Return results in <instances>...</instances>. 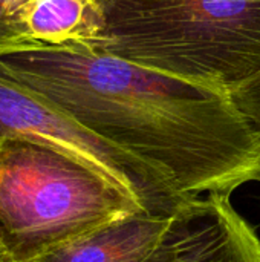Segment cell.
Listing matches in <instances>:
<instances>
[{
  "mask_svg": "<svg viewBox=\"0 0 260 262\" xmlns=\"http://www.w3.org/2000/svg\"><path fill=\"white\" fill-rule=\"evenodd\" d=\"M0 69L166 173L187 198L231 196L260 181V134L222 89L84 43L0 46Z\"/></svg>",
  "mask_w": 260,
  "mask_h": 262,
  "instance_id": "cell-1",
  "label": "cell"
},
{
  "mask_svg": "<svg viewBox=\"0 0 260 262\" xmlns=\"http://www.w3.org/2000/svg\"><path fill=\"white\" fill-rule=\"evenodd\" d=\"M89 45L231 94L260 72V0H95Z\"/></svg>",
  "mask_w": 260,
  "mask_h": 262,
  "instance_id": "cell-2",
  "label": "cell"
},
{
  "mask_svg": "<svg viewBox=\"0 0 260 262\" xmlns=\"http://www.w3.org/2000/svg\"><path fill=\"white\" fill-rule=\"evenodd\" d=\"M143 210L132 195L77 157L25 137L0 141V246L28 262Z\"/></svg>",
  "mask_w": 260,
  "mask_h": 262,
  "instance_id": "cell-3",
  "label": "cell"
},
{
  "mask_svg": "<svg viewBox=\"0 0 260 262\" xmlns=\"http://www.w3.org/2000/svg\"><path fill=\"white\" fill-rule=\"evenodd\" d=\"M11 137L48 143L77 157L132 195L149 213L172 216L190 200L166 173L87 130L0 69V141Z\"/></svg>",
  "mask_w": 260,
  "mask_h": 262,
  "instance_id": "cell-4",
  "label": "cell"
},
{
  "mask_svg": "<svg viewBox=\"0 0 260 262\" xmlns=\"http://www.w3.org/2000/svg\"><path fill=\"white\" fill-rule=\"evenodd\" d=\"M143 262H260V238L236 212L230 195L187 200Z\"/></svg>",
  "mask_w": 260,
  "mask_h": 262,
  "instance_id": "cell-5",
  "label": "cell"
},
{
  "mask_svg": "<svg viewBox=\"0 0 260 262\" xmlns=\"http://www.w3.org/2000/svg\"><path fill=\"white\" fill-rule=\"evenodd\" d=\"M172 218L139 210L28 262H143L159 244Z\"/></svg>",
  "mask_w": 260,
  "mask_h": 262,
  "instance_id": "cell-6",
  "label": "cell"
},
{
  "mask_svg": "<svg viewBox=\"0 0 260 262\" xmlns=\"http://www.w3.org/2000/svg\"><path fill=\"white\" fill-rule=\"evenodd\" d=\"M25 41L90 43L98 31L95 0H26L20 11Z\"/></svg>",
  "mask_w": 260,
  "mask_h": 262,
  "instance_id": "cell-7",
  "label": "cell"
},
{
  "mask_svg": "<svg viewBox=\"0 0 260 262\" xmlns=\"http://www.w3.org/2000/svg\"><path fill=\"white\" fill-rule=\"evenodd\" d=\"M230 95L239 111L260 134V72L236 88Z\"/></svg>",
  "mask_w": 260,
  "mask_h": 262,
  "instance_id": "cell-8",
  "label": "cell"
},
{
  "mask_svg": "<svg viewBox=\"0 0 260 262\" xmlns=\"http://www.w3.org/2000/svg\"><path fill=\"white\" fill-rule=\"evenodd\" d=\"M18 9L14 0H0V46L23 43Z\"/></svg>",
  "mask_w": 260,
  "mask_h": 262,
  "instance_id": "cell-9",
  "label": "cell"
},
{
  "mask_svg": "<svg viewBox=\"0 0 260 262\" xmlns=\"http://www.w3.org/2000/svg\"><path fill=\"white\" fill-rule=\"evenodd\" d=\"M14 2H15V5H17V9L20 11V8H21V5H23V3H25L26 0H14ZM18 18H20V17H18Z\"/></svg>",
  "mask_w": 260,
  "mask_h": 262,
  "instance_id": "cell-10",
  "label": "cell"
},
{
  "mask_svg": "<svg viewBox=\"0 0 260 262\" xmlns=\"http://www.w3.org/2000/svg\"><path fill=\"white\" fill-rule=\"evenodd\" d=\"M0 262H6V259H5V253H3V249H2V246H0Z\"/></svg>",
  "mask_w": 260,
  "mask_h": 262,
  "instance_id": "cell-11",
  "label": "cell"
}]
</instances>
